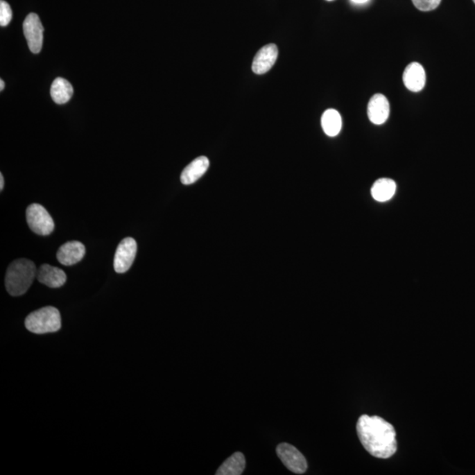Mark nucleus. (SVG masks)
I'll return each instance as SVG.
<instances>
[{
    "mask_svg": "<svg viewBox=\"0 0 475 475\" xmlns=\"http://www.w3.org/2000/svg\"><path fill=\"white\" fill-rule=\"evenodd\" d=\"M37 274V267L28 259H18L12 261L6 271V291L11 296H21L31 288Z\"/></svg>",
    "mask_w": 475,
    "mask_h": 475,
    "instance_id": "2",
    "label": "nucleus"
},
{
    "mask_svg": "<svg viewBox=\"0 0 475 475\" xmlns=\"http://www.w3.org/2000/svg\"><path fill=\"white\" fill-rule=\"evenodd\" d=\"M368 1H369V0H352V2H353L354 4H359V5L365 4V3H367Z\"/></svg>",
    "mask_w": 475,
    "mask_h": 475,
    "instance_id": "21",
    "label": "nucleus"
},
{
    "mask_svg": "<svg viewBox=\"0 0 475 475\" xmlns=\"http://www.w3.org/2000/svg\"><path fill=\"white\" fill-rule=\"evenodd\" d=\"M51 95L55 103L64 104L73 97L74 87L68 80L58 78L51 85Z\"/></svg>",
    "mask_w": 475,
    "mask_h": 475,
    "instance_id": "14",
    "label": "nucleus"
},
{
    "mask_svg": "<svg viewBox=\"0 0 475 475\" xmlns=\"http://www.w3.org/2000/svg\"><path fill=\"white\" fill-rule=\"evenodd\" d=\"M327 1H333V0H327Z\"/></svg>",
    "mask_w": 475,
    "mask_h": 475,
    "instance_id": "23",
    "label": "nucleus"
},
{
    "mask_svg": "<svg viewBox=\"0 0 475 475\" xmlns=\"http://www.w3.org/2000/svg\"><path fill=\"white\" fill-rule=\"evenodd\" d=\"M86 254L85 245L80 241H69L58 249L57 258L64 266L80 263Z\"/></svg>",
    "mask_w": 475,
    "mask_h": 475,
    "instance_id": "10",
    "label": "nucleus"
},
{
    "mask_svg": "<svg viewBox=\"0 0 475 475\" xmlns=\"http://www.w3.org/2000/svg\"><path fill=\"white\" fill-rule=\"evenodd\" d=\"M23 31L27 39L29 50L34 54L40 53L44 42V27L37 14H29L23 23Z\"/></svg>",
    "mask_w": 475,
    "mask_h": 475,
    "instance_id": "6",
    "label": "nucleus"
},
{
    "mask_svg": "<svg viewBox=\"0 0 475 475\" xmlns=\"http://www.w3.org/2000/svg\"><path fill=\"white\" fill-rule=\"evenodd\" d=\"M245 467V458L241 453H235L229 457L218 468L217 475H240Z\"/></svg>",
    "mask_w": 475,
    "mask_h": 475,
    "instance_id": "16",
    "label": "nucleus"
},
{
    "mask_svg": "<svg viewBox=\"0 0 475 475\" xmlns=\"http://www.w3.org/2000/svg\"><path fill=\"white\" fill-rule=\"evenodd\" d=\"M367 112L372 123L376 126L385 123L390 114V105L385 95L381 94L373 95L369 101Z\"/></svg>",
    "mask_w": 475,
    "mask_h": 475,
    "instance_id": "9",
    "label": "nucleus"
},
{
    "mask_svg": "<svg viewBox=\"0 0 475 475\" xmlns=\"http://www.w3.org/2000/svg\"><path fill=\"white\" fill-rule=\"evenodd\" d=\"M403 82L408 90L420 92L426 83V74L424 67L419 63H411L406 67L403 74Z\"/></svg>",
    "mask_w": 475,
    "mask_h": 475,
    "instance_id": "11",
    "label": "nucleus"
},
{
    "mask_svg": "<svg viewBox=\"0 0 475 475\" xmlns=\"http://www.w3.org/2000/svg\"><path fill=\"white\" fill-rule=\"evenodd\" d=\"M473 1L474 2V4H475V0H473Z\"/></svg>",
    "mask_w": 475,
    "mask_h": 475,
    "instance_id": "24",
    "label": "nucleus"
},
{
    "mask_svg": "<svg viewBox=\"0 0 475 475\" xmlns=\"http://www.w3.org/2000/svg\"><path fill=\"white\" fill-rule=\"evenodd\" d=\"M278 57V49L276 44L264 46L255 55L252 69L255 74H267L276 63Z\"/></svg>",
    "mask_w": 475,
    "mask_h": 475,
    "instance_id": "8",
    "label": "nucleus"
},
{
    "mask_svg": "<svg viewBox=\"0 0 475 475\" xmlns=\"http://www.w3.org/2000/svg\"><path fill=\"white\" fill-rule=\"evenodd\" d=\"M137 251V245L133 238L123 239L118 245L114 259V268L116 273H126L132 266Z\"/></svg>",
    "mask_w": 475,
    "mask_h": 475,
    "instance_id": "7",
    "label": "nucleus"
},
{
    "mask_svg": "<svg viewBox=\"0 0 475 475\" xmlns=\"http://www.w3.org/2000/svg\"><path fill=\"white\" fill-rule=\"evenodd\" d=\"M25 326L37 335L58 332L62 326L60 313L53 306L42 307L26 318Z\"/></svg>",
    "mask_w": 475,
    "mask_h": 475,
    "instance_id": "3",
    "label": "nucleus"
},
{
    "mask_svg": "<svg viewBox=\"0 0 475 475\" xmlns=\"http://www.w3.org/2000/svg\"><path fill=\"white\" fill-rule=\"evenodd\" d=\"M26 216H27L28 227L35 234L47 236L54 231L53 218L44 206L38 204L29 205L26 211Z\"/></svg>",
    "mask_w": 475,
    "mask_h": 475,
    "instance_id": "4",
    "label": "nucleus"
},
{
    "mask_svg": "<svg viewBox=\"0 0 475 475\" xmlns=\"http://www.w3.org/2000/svg\"><path fill=\"white\" fill-rule=\"evenodd\" d=\"M12 12L8 2L1 0L0 1V25L6 27L12 21Z\"/></svg>",
    "mask_w": 475,
    "mask_h": 475,
    "instance_id": "18",
    "label": "nucleus"
},
{
    "mask_svg": "<svg viewBox=\"0 0 475 475\" xmlns=\"http://www.w3.org/2000/svg\"><path fill=\"white\" fill-rule=\"evenodd\" d=\"M277 454L285 467L294 474H302L307 470V461L304 455L293 445L283 443L277 447Z\"/></svg>",
    "mask_w": 475,
    "mask_h": 475,
    "instance_id": "5",
    "label": "nucleus"
},
{
    "mask_svg": "<svg viewBox=\"0 0 475 475\" xmlns=\"http://www.w3.org/2000/svg\"><path fill=\"white\" fill-rule=\"evenodd\" d=\"M396 184L391 179H379L372 188V196L376 201L384 202L389 201L395 196Z\"/></svg>",
    "mask_w": 475,
    "mask_h": 475,
    "instance_id": "15",
    "label": "nucleus"
},
{
    "mask_svg": "<svg viewBox=\"0 0 475 475\" xmlns=\"http://www.w3.org/2000/svg\"><path fill=\"white\" fill-rule=\"evenodd\" d=\"M209 166V160L205 156L198 157L193 160L183 170L181 175L182 184L190 185L195 183L205 175Z\"/></svg>",
    "mask_w": 475,
    "mask_h": 475,
    "instance_id": "13",
    "label": "nucleus"
},
{
    "mask_svg": "<svg viewBox=\"0 0 475 475\" xmlns=\"http://www.w3.org/2000/svg\"><path fill=\"white\" fill-rule=\"evenodd\" d=\"M356 431L363 447L373 457L389 458L397 451L394 426L381 417L362 415L356 424Z\"/></svg>",
    "mask_w": 475,
    "mask_h": 475,
    "instance_id": "1",
    "label": "nucleus"
},
{
    "mask_svg": "<svg viewBox=\"0 0 475 475\" xmlns=\"http://www.w3.org/2000/svg\"><path fill=\"white\" fill-rule=\"evenodd\" d=\"M5 82L3 80H0V91L4 90Z\"/></svg>",
    "mask_w": 475,
    "mask_h": 475,
    "instance_id": "22",
    "label": "nucleus"
},
{
    "mask_svg": "<svg viewBox=\"0 0 475 475\" xmlns=\"http://www.w3.org/2000/svg\"><path fill=\"white\" fill-rule=\"evenodd\" d=\"M37 278L40 283L50 288H60L67 279L64 270L49 264L42 265L39 268Z\"/></svg>",
    "mask_w": 475,
    "mask_h": 475,
    "instance_id": "12",
    "label": "nucleus"
},
{
    "mask_svg": "<svg viewBox=\"0 0 475 475\" xmlns=\"http://www.w3.org/2000/svg\"><path fill=\"white\" fill-rule=\"evenodd\" d=\"M442 0H412L413 4L422 12L432 11L438 8Z\"/></svg>",
    "mask_w": 475,
    "mask_h": 475,
    "instance_id": "19",
    "label": "nucleus"
},
{
    "mask_svg": "<svg viewBox=\"0 0 475 475\" xmlns=\"http://www.w3.org/2000/svg\"><path fill=\"white\" fill-rule=\"evenodd\" d=\"M322 126L324 132L329 137L338 135L342 130L343 121L338 111L336 110H327L323 113L322 117Z\"/></svg>",
    "mask_w": 475,
    "mask_h": 475,
    "instance_id": "17",
    "label": "nucleus"
},
{
    "mask_svg": "<svg viewBox=\"0 0 475 475\" xmlns=\"http://www.w3.org/2000/svg\"><path fill=\"white\" fill-rule=\"evenodd\" d=\"M4 177H3L2 173H0V190H1V191L3 189H4Z\"/></svg>",
    "mask_w": 475,
    "mask_h": 475,
    "instance_id": "20",
    "label": "nucleus"
}]
</instances>
